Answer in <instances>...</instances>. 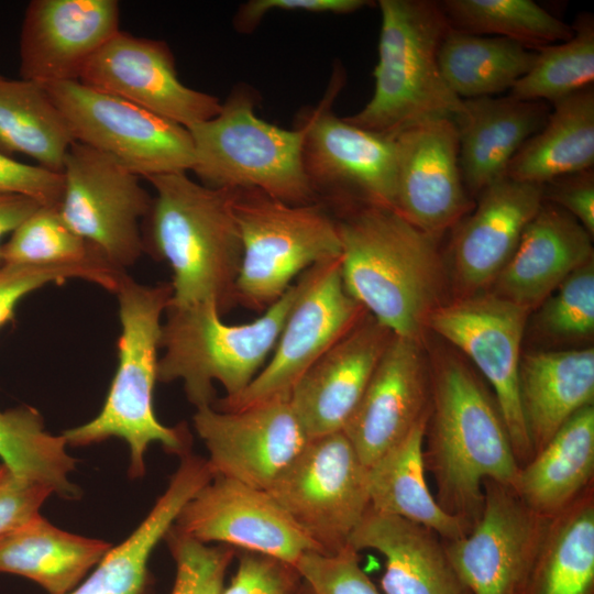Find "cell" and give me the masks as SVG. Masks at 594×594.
Returning <instances> with one entry per match:
<instances>
[{"instance_id": "obj_1", "label": "cell", "mask_w": 594, "mask_h": 594, "mask_svg": "<svg viewBox=\"0 0 594 594\" xmlns=\"http://www.w3.org/2000/svg\"><path fill=\"white\" fill-rule=\"evenodd\" d=\"M332 213L345 290L395 336L422 341L429 316L444 304L439 239L383 206L356 205Z\"/></svg>"}, {"instance_id": "obj_2", "label": "cell", "mask_w": 594, "mask_h": 594, "mask_svg": "<svg viewBox=\"0 0 594 594\" xmlns=\"http://www.w3.org/2000/svg\"><path fill=\"white\" fill-rule=\"evenodd\" d=\"M431 397L425 468L435 477L436 501L472 527L483 502V483L515 488L520 465L495 400L466 363L438 350L429 360Z\"/></svg>"}, {"instance_id": "obj_3", "label": "cell", "mask_w": 594, "mask_h": 594, "mask_svg": "<svg viewBox=\"0 0 594 594\" xmlns=\"http://www.w3.org/2000/svg\"><path fill=\"white\" fill-rule=\"evenodd\" d=\"M155 189L145 218L144 252L172 270L169 305L213 301L221 314L237 304L242 242L234 189L211 188L187 172L147 178Z\"/></svg>"}, {"instance_id": "obj_4", "label": "cell", "mask_w": 594, "mask_h": 594, "mask_svg": "<svg viewBox=\"0 0 594 594\" xmlns=\"http://www.w3.org/2000/svg\"><path fill=\"white\" fill-rule=\"evenodd\" d=\"M121 334L118 365L100 413L90 421L63 432L67 444L84 447L116 437L130 448L129 473H145L148 446L158 442L174 454L190 452L186 424L164 426L155 416L153 394L157 381L162 316L172 298L169 283L143 285L129 275L116 292Z\"/></svg>"}, {"instance_id": "obj_5", "label": "cell", "mask_w": 594, "mask_h": 594, "mask_svg": "<svg viewBox=\"0 0 594 594\" xmlns=\"http://www.w3.org/2000/svg\"><path fill=\"white\" fill-rule=\"evenodd\" d=\"M378 61L374 92L344 119L366 131L395 139L424 122L460 114L463 99L444 81L438 52L450 30L440 2L380 0Z\"/></svg>"}, {"instance_id": "obj_6", "label": "cell", "mask_w": 594, "mask_h": 594, "mask_svg": "<svg viewBox=\"0 0 594 594\" xmlns=\"http://www.w3.org/2000/svg\"><path fill=\"white\" fill-rule=\"evenodd\" d=\"M298 293L297 283L262 315L246 323L223 322L213 301L167 306L162 323L157 381L180 380L196 408L213 406V382L226 398L242 393L273 352Z\"/></svg>"}, {"instance_id": "obj_7", "label": "cell", "mask_w": 594, "mask_h": 594, "mask_svg": "<svg viewBox=\"0 0 594 594\" xmlns=\"http://www.w3.org/2000/svg\"><path fill=\"white\" fill-rule=\"evenodd\" d=\"M257 101L253 88L238 85L216 117L188 128L191 170L211 188L258 189L289 205L317 202L301 164L300 130L261 119Z\"/></svg>"}, {"instance_id": "obj_8", "label": "cell", "mask_w": 594, "mask_h": 594, "mask_svg": "<svg viewBox=\"0 0 594 594\" xmlns=\"http://www.w3.org/2000/svg\"><path fill=\"white\" fill-rule=\"evenodd\" d=\"M242 242L237 304L263 312L311 266L340 258L336 218L322 202L289 205L265 193L234 189Z\"/></svg>"}, {"instance_id": "obj_9", "label": "cell", "mask_w": 594, "mask_h": 594, "mask_svg": "<svg viewBox=\"0 0 594 594\" xmlns=\"http://www.w3.org/2000/svg\"><path fill=\"white\" fill-rule=\"evenodd\" d=\"M344 84L337 66L323 98L301 109L294 128L300 130L301 164L318 201L331 211L375 205L395 209V140L339 118L332 105Z\"/></svg>"}, {"instance_id": "obj_10", "label": "cell", "mask_w": 594, "mask_h": 594, "mask_svg": "<svg viewBox=\"0 0 594 594\" xmlns=\"http://www.w3.org/2000/svg\"><path fill=\"white\" fill-rule=\"evenodd\" d=\"M42 86L75 142L111 156L146 179L191 170L195 154L187 128L80 81Z\"/></svg>"}, {"instance_id": "obj_11", "label": "cell", "mask_w": 594, "mask_h": 594, "mask_svg": "<svg viewBox=\"0 0 594 594\" xmlns=\"http://www.w3.org/2000/svg\"><path fill=\"white\" fill-rule=\"evenodd\" d=\"M298 293L272 356L250 385L215 408L243 409L273 399H289L300 377L367 314L345 290L340 258L321 262L296 280Z\"/></svg>"}, {"instance_id": "obj_12", "label": "cell", "mask_w": 594, "mask_h": 594, "mask_svg": "<svg viewBox=\"0 0 594 594\" xmlns=\"http://www.w3.org/2000/svg\"><path fill=\"white\" fill-rule=\"evenodd\" d=\"M266 492L323 554L350 547L370 507L367 468L343 431L310 439Z\"/></svg>"}, {"instance_id": "obj_13", "label": "cell", "mask_w": 594, "mask_h": 594, "mask_svg": "<svg viewBox=\"0 0 594 594\" xmlns=\"http://www.w3.org/2000/svg\"><path fill=\"white\" fill-rule=\"evenodd\" d=\"M64 190L57 207L64 222L124 271L144 253L141 223L153 197L140 177L118 161L74 142L63 169Z\"/></svg>"}, {"instance_id": "obj_14", "label": "cell", "mask_w": 594, "mask_h": 594, "mask_svg": "<svg viewBox=\"0 0 594 594\" xmlns=\"http://www.w3.org/2000/svg\"><path fill=\"white\" fill-rule=\"evenodd\" d=\"M529 314L484 292L440 305L427 322V329L469 356L494 389L520 466L534 457L519 398L520 346Z\"/></svg>"}, {"instance_id": "obj_15", "label": "cell", "mask_w": 594, "mask_h": 594, "mask_svg": "<svg viewBox=\"0 0 594 594\" xmlns=\"http://www.w3.org/2000/svg\"><path fill=\"white\" fill-rule=\"evenodd\" d=\"M483 492L470 532L442 540L447 556L471 594H520L550 518L530 509L509 486L486 480Z\"/></svg>"}, {"instance_id": "obj_16", "label": "cell", "mask_w": 594, "mask_h": 594, "mask_svg": "<svg viewBox=\"0 0 594 594\" xmlns=\"http://www.w3.org/2000/svg\"><path fill=\"white\" fill-rule=\"evenodd\" d=\"M194 428L204 441L215 475L267 491L305 449V432L289 399L243 409L196 408Z\"/></svg>"}, {"instance_id": "obj_17", "label": "cell", "mask_w": 594, "mask_h": 594, "mask_svg": "<svg viewBox=\"0 0 594 594\" xmlns=\"http://www.w3.org/2000/svg\"><path fill=\"white\" fill-rule=\"evenodd\" d=\"M173 526L202 543L240 548L292 564L306 552H319L268 492L221 475L186 503Z\"/></svg>"}, {"instance_id": "obj_18", "label": "cell", "mask_w": 594, "mask_h": 594, "mask_svg": "<svg viewBox=\"0 0 594 594\" xmlns=\"http://www.w3.org/2000/svg\"><path fill=\"white\" fill-rule=\"evenodd\" d=\"M79 81L185 128L216 117L220 100L184 85L165 41L119 31L89 61Z\"/></svg>"}, {"instance_id": "obj_19", "label": "cell", "mask_w": 594, "mask_h": 594, "mask_svg": "<svg viewBox=\"0 0 594 594\" xmlns=\"http://www.w3.org/2000/svg\"><path fill=\"white\" fill-rule=\"evenodd\" d=\"M394 140L395 210L439 239L472 209L460 168L455 123L448 119L424 122Z\"/></svg>"}, {"instance_id": "obj_20", "label": "cell", "mask_w": 594, "mask_h": 594, "mask_svg": "<svg viewBox=\"0 0 594 594\" xmlns=\"http://www.w3.org/2000/svg\"><path fill=\"white\" fill-rule=\"evenodd\" d=\"M116 0H33L20 34L21 79L79 81L92 56L120 29Z\"/></svg>"}, {"instance_id": "obj_21", "label": "cell", "mask_w": 594, "mask_h": 594, "mask_svg": "<svg viewBox=\"0 0 594 594\" xmlns=\"http://www.w3.org/2000/svg\"><path fill=\"white\" fill-rule=\"evenodd\" d=\"M430 397L422 341L394 334L342 430L366 468L429 413Z\"/></svg>"}, {"instance_id": "obj_22", "label": "cell", "mask_w": 594, "mask_h": 594, "mask_svg": "<svg viewBox=\"0 0 594 594\" xmlns=\"http://www.w3.org/2000/svg\"><path fill=\"white\" fill-rule=\"evenodd\" d=\"M542 201L541 185L505 176L480 194L475 210L461 220L451 244L455 298L490 289Z\"/></svg>"}, {"instance_id": "obj_23", "label": "cell", "mask_w": 594, "mask_h": 594, "mask_svg": "<svg viewBox=\"0 0 594 594\" xmlns=\"http://www.w3.org/2000/svg\"><path fill=\"white\" fill-rule=\"evenodd\" d=\"M393 337L366 314L300 377L289 403L310 439L343 430Z\"/></svg>"}, {"instance_id": "obj_24", "label": "cell", "mask_w": 594, "mask_h": 594, "mask_svg": "<svg viewBox=\"0 0 594 594\" xmlns=\"http://www.w3.org/2000/svg\"><path fill=\"white\" fill-rule=\"evenodd\" d=\"M592 235L562 208L542 201L491 292L530 312L593 260Z\"/></svg>"}, {"instance_id": "obj_25", "label": "cell", "mask_w": 594, "mask_h": 594, "mask_svg": "<svg viewBox=\"0 0 594 594\" xmlns=\"http://www.w3.org/2000/svg\"><path fill=\"white\" fill-rule=\"evenodd\" d=\"M349 546L385 558L382 594H471L454 571L442 539L431 529L369 507Z\"/></svg>"}, {"instance_id": "obj_26", "label": "cell", "mask_w": 594, "mask_h": 594, "mask_svg": "<svg viewBox=\"0 0 594 594\" xmlns=\"http://www.w3.org/2000/svg\"><path fill=\"white\" fill-rule=\"evenodd\" d=\"M551 106L512 96L463 99L454 120L465 189L480 195L505 175L521 145L546 124Z\"/></svg>"}, {"instance_id": "obj_27", "label": "cell", "mask_w": 594, "mask_h": 594, "mask_svg": "<svg viewBox=\"0 0 594 594\" xmlns=\"http://www.w3.org/2000/svg\"><path fill=\"white\" fill-rule=\"evenodd\" d=\"M207 459L191 452L180 457L164 494L139 527L97 563L91 573L66 594H153L148 560L186 503L212 477Z\"/></svg>"}, {"instance_id": "obj_28", "label": "cell", "mask_w": 594, "mask_h": 594, "mask_svg": "<svg viewBox=\"0 0 594 594\" xmlns=\"http://www.w3.org/2000/svg\"><path fill=\"white\" fill-rule=\"evenodd\" d=\"M519 398L535 454L576 411L593 405V348L521 354Z\"/></svg>"}, {"instance_id": "obj_29", "label": "cell", "mask_w": 594, "mask_h": 594, "mask_svg": "<svg viewBox=\"0 0 594 594\" xmlns=\"http://www.w3.org/2000/svg\"><path fill=\"white\" fill-rule=\"evenodd\" d=\"M594 472V406L569 418L519 469L515 491L535 513L552 518L586 488Z\"/></svg>"}, {"instance_id": "obj_30", "label": "cell", "mask_w": 594, "mask_h": 594, "mask_svg": "<svg viewBox=\"0 0 594 594\" xmlns=\"http://www.w3.org/2000/svg\"><path fill=\"white\" fill-rule=\"evenodd\" d=\"M112 546L62 530L41 514L0 536V573L26 578L50 594L74 590Z\"/></svg>"}, {"instance_id": "obj_31", "label": "cell", "mask_w": 594, "mask_h": 594, "mask_svg": "<svg viewBox=\"0 0 594 594\" xmlns=\"http://www.w3.org/2000/svg\"><path fill=\"white\" fill-rule=\"evenodd\" d=\"M428 418L429 413L367 468L370 507L425 526L442 540H455L472 526L444 512L427 486L424 442Z\"/></svg>"}, {"instance_id": "obj_32", "label": "cell", "mask_w": 594, "mask_h": 594, "mask_svg": "<svg viewBox=\"0 0 594 594\" xmlns=\"http://www.w3.org/2000/svg\"><path fill=\"white\" fill-rule=\"evenodd\" d=\"M551 105L546 124L517 151L505 177L542 185L566 174L593 168V86Z\"/></svg>"}, {"instance_id": "obj_33", "label": "cell", "mask_w": 594, "mask_h": 594, "mask_svg": "<svg viewBox=\"0 0 594 594\" xmlns=\"http://www.w3.org/2000/svg\"><path fill=\"white\" fill-rule=\"evenodd\" d=\"M520 594H594L592 487L550 518Z\"/></svg>"}, {"instance_id": "obj_34", "label": "cell", "mask_w": 594, "mask_h": 594, "mask_svg": "<svg viewBox=\"0 0 594 594\" xmlns=\"http://www.w3.org/2000/svg\"><path fill=\"white\" fill-rule=\"evenodd\" d=\"M74 138L44 86L0 76V152L63 173Z\"/></svg>"}, {"instance_id": "obj_35", "label": "cell", "mask_w": 594, "mask_h": 594, "mask_svg": "<svg viewBox=\"0 0 594 594\" xmlns=\"http://www.w3.org/2000/svg\"><path fill=\"white\" fill-rule=\"evenodd\" d=\"M538 51L504 37L463 33L450 28L438 52L449 88L461 99L493 97L524 77Z\"/></svg>"}, {"instance_id": "obj_36", "label": "cell", "mask_w": 594, "mask_h": 594, "mask_svg": "<svg viewBox=\"0 0 594 594\" xmlns=\"http://www.w3.org/2000/svg\"><path fill=\"white\" fill-rule=\"evenodd\" d=\"M67 442L61 436L45 430L41 414L20 406L0 410V459L18 475L43 484L64 498L79 494L70 482L69 473L76 460L66 451Z\"/></svg>"}, {"instance_id": "obj_37", "label": "cell", "mask_w": 594, "mask_h": 594, "mask_svg": "<svg viewBox=\"0 0 594 594\" xmlns=\"http://www.w3.org/2000/svg\"><path fill=\"white\" fill-rule=\"evenodd\" d=\"M451 29L515 41L539 51L573 36L572 25L531 0H444L440 2Z\"/></svg>"}, {"instance_id": "obj_38", "label": "cell", "mask_w": 594, "mask_h": 594, "mask_svg": "<svg viewBox=\"0 0 594 594\" xmlns=\"http://www.w3.org/2000/svg\"><path fill=\"white\" fill-rule=\"evenodd\" d=\"M572 28L574 33L570 40L538 51L535 64L509 90V96L520 100L553 103L593 86L592 14H580Z\"/></svg>"}, {"instance_id": "obj_39", "label": "cell", "mask_w": 594, "mask_h": 594, "mask_svg": "<svg viewBox=\"0 0 594 594\" xmlns=\"http://www.w3.org/2000/svg\"><path fill=\"white\" fill-rule=\"evenodd\" d=\"M1 253L3 264H65L107 260L70 230L57 207L48 206H41L12 232L8 242L2 244Z\"/></svg>"}, {"instance_id": "obj_40", "label": "cell", "mask_w": 594, "mask_h": 594, "mask_svg": "<svg viewBox=\"0 0 594 594\" xmlns=\"http://www.w3.org/2000/svg\"><path fill=\"white\" fill-rule=\"evenodd\" d=\"M127 276L107 260L65 264H3L0 266V328L14 317L19 302L52 283L79 278L114 293Z\"/></svg>"}, {"instance_id": "obj_41", "label": "cell", "mask_w": 594, "mask_h": 594, "mask_svg": "<svg viewBox=\"0 0 594 594\" xmlns=\"http://www.w3.org/2000/svg\"><path fill=\"white\" fill-rule=\"evenodd\" d=\"M535 329L553 340L590 338L594 331V263L574 271L538 307Z\"/></svg>"}, {"instance_id": "obj_42", "label": "cell", "mask_w": 594, "mask_h": 594, "mask_svg": "<svg viewBox=\"0 0 594 594\" xmlns=\"http://www.w3.org/2000/svg\"><path fill=\"white\" fill-rule=\"evenodd\" d=\"M165 539L176 563L170 594H221L228 568L235 556L234 548L199 542L174 526Z\"/></svg>"}, {"instance_id": "obj_43", "label": "cell", "mask_w": 594, "mask_h": 594, "mask_svg": "<svg viewBox=\"0 0 594 594\" xmlns=\"http://www.w3.org/2000/svg\"><path fill=\"white\" fill-rule=\"evenodd\" d=\"M351 547L334 553L306 552L295 564L314 594H382Z\"/></svg>"}, {"instance_id": "obj_44", "label": "cell", "mask_w": 594, "mask_h": 594, "mask_svg": "<svg viewBox=\"0 0 594 594\" xmlns=\"http://www.w3.org/2000/svg\"><path fill=\"white\" fill-rule=\"evenodd\" d=\"M304 580L295 564L272 556L243 551L237 573L221 594H299Z\"/></svg>"}, {"instance_id": "obj_45", "label": "cell", "mask_w": 594, "mask_h": 594, "mask_svg": "<svg viewBox=\"0 0 594 594\" xmlns=\"http://www.w3.org/2000/svg\"><path fill=\"white\" fill-rule=\"evenodd\" d=\"M63 190V173L21 163L0 152V194L21 195L42 206L58 207Z\"/></svg>"}, {"instance_id": "obj_46", "label": "cell", "mask_w": 594, "mask_h": 594, "mask_svg": "<svg viewBox=\"0 0 594 594\" xmlns=\"http://www.w3.org/2000/svg\"><path fill=\"white\" fill-rule=\"evenodd\" d=\"M53 494L47 486L18 475L0 463V536L40 514Z\"/></svg>"}, {"instance_id": "obj_47", "label": "cell", "mask_w": 594, "mask_h": 594, "mask_svg": "<svg viewBox=\"0 0 594 594\" xmlns=\"http://www.w3.org/2000/svg\"><path fill=\"white\" fill-rule=\"evenodd\" d=\"M542 199L572 217L594 234V172L593 168L566 174L541 185Z\"/></svg>"}, {"instance_id": "obj_48", "label": "cell", "mask_w": 594, "mask_h": 594, "mask_svg": "<svg viewBox=\"0 0 594 594\" xmlns=\"http://www.w3.org/2000/svg\"><path fill=\"white\" fill-rule=\"evenodd\" d=\"M369 6L365 0H250L237 10L232 23L237 32H253L264 16L277 10L348 14Z\"/></svg>"}, {"instance_id": "obj_49", "label": "cell", "mask_w": 594, "mask_h": 594, "mask_svg": "<svg viewBox=\"0 0 594 594\" xmlns=\"http://www.w3.org/2000/svg\"><path fill=\"white\" fill-rule=\"evenodd\" d=\"M41 206L34 199L25 196L0 194V266L3 265L1 253L2 238L12 233Z\"/></svg>"}, {"instance_id": "obj_50", "label": "cell", "mask_w": 594, "mask_h": 594, "mask_svg": "<svg viewBox=\"0 0 594 594\" xmlns=\"http://www.w3.org/2000/svg\"><path fill=\"white\" fill-rule=\"evenodd\" d=\"M299 594H314V593H312L311 588L304 581V584L301 586V590H300Z\"/></svg>"}]
</instances>
